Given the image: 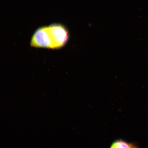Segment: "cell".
Segmentation results:
<instances>
[{
  "mask_svg": "<svg viewBox=\"0 0 148 148\" xmlns=\"http://www.w3.org/2000/svg\"><path fill=\"white\" fill-rule=\"evenodd\" d=\"M46 27L50 49H60L67 43L69 38V33L63 25L53 24Z\"/></svg>",
  "mask_w": 148,
  "mask_h": 148,
  "instance_id": "6da1fadb",
  "label": "cell"
},
{
  "mask_svg": "<svg viewBox=\"0 0 148 148\" xmlns=\"http://www.w3.org/2000/svg\"><path fill=\"white\" fill-rule=\"evenodd\" d=\"M112 148H137L138 147L136 143H128L125 140H116L111 145Z\"/></svg>",
  "mask_w": 148,
  "mask_h": 148,
  "instance_id": "7a4b0ae2",
  "label": "cell"
}]
</instances>
